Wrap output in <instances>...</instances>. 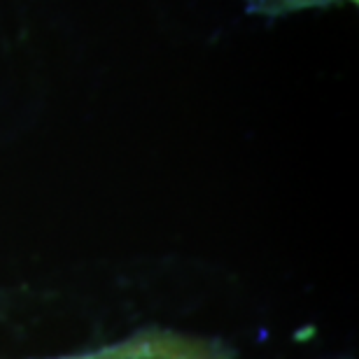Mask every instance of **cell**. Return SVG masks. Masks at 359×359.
Masks as SVG:
<instances>
[{
    "label": "cell",
    "instance_id": "cell-1",
    "mask_svg": "<svg viewBox=\"0 0 359 359\" xmlns=\"http://www.w3.org/2000/svg\"><path fill=\"white\" fill-rule=\"evenodd\" d=\"M66 359H231L217 343L187 339L180 334L152 332L96 353L66 357Z\"/></svg>",
    "mask_w": 359,
    "mask_h": 359
},
{
    "label": "cell",
    "instance_id": "cell-2",
    "mask_svg": "<svg viewBox=\"0 0 359 359\" xmlns=\"http://www.w3.org/2000/svg\"><path fill=\"white\" fill-rule=\"evenodd\" d=\"M329 0H250V5L259 12H285V10H299L306 5H320Z\"/></svg>",
    "mask_w": 359,
    "mask_h": 359
}]
</instances>
